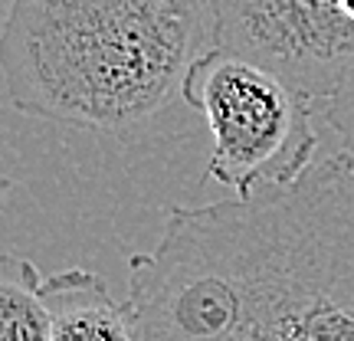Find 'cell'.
<instances>
[{"instance_id":"obj_2","label":"cell","mask_w":354,"mask_h":341,"mask_svg":"<svg viewBox=\"0 0 354 341\" xmlns=\"http://www.w3.org/2000/svg\"><path fill=\"white\" fill-rule=\"evenodd\" d=\"M207 39L210 0H10L0 76L17 112L128 131L171 102Z\"/></svg>"},{"instance_id":"obj_8","label":"cell","mask_w":354,"mask_h":341,"mask_svg":"<svg viewBox=\"0 0 354 341\" xmlns=\"http://www.w3.org/2000/svg\"><path fill=\"white\" fill-rule=\"evenodd\" d=\"M10 190H13V181H10V177H3V174H0V203H3V197H7Z\"/></svg>"},{"instance_id":"obj_4","label":"cell","mask_w":354,"mask_h":341,"mask_svg":"<svg viewBox=\"0 0 354 341\" xmlns=\"http://www.w3.org/2000/svg\"><path fill=\"white\" fill-rule=\"evenodd\" d=\"M214 46L328 102L354 63V20L338 0H210Z\"/></svg>"},{"instance_id":"obj_3","label":"cell","mask_w":354,"mask_h":341,"mask_svg":"<svg viewBox=\"0 0 354 341\" xmlns=\"http://www.w3.org/2000/svg\"><path fill=\"white\" fill-rule=\"evenodd\" d=\"M180 95L214 138L207 177L233 197L292 184L318 161L312 102L250 59L210 46L187 69Z\"/></svg>"},{"instance_id":"obj_9","label":"cell","mask_w":354,"mask_h":341,"mask_svg":"<svg viewBox=\"0 0 354 341\" xmlns=\"http://www.w3.org/2000/svg\"><path fill=\"white\" fill-rule=\"evenodd\" d=\"M342 3V10L348 13V20H354V0H338Z\"/></svg>"},{"instance_id":"obj_5","label":"cell","mask_w":354,"mask_h":341,"mask_svg":"<svg viewBox=\"0 0 354 341\" xmlns=\"http://www.w3.org/2000/svg\"><path fill=\"white\" fill-rule=\"evenodd\" d=\"M50 341H135L131 305L118 302L92 269H63L43 279Z\"/></svg>"},{"instance_id":"obj_7","label":"cell","mask_w":354,"mask_h":341,"mask_svg":"<svg viewBox=\"0 0 354 341\" xmlns=\"http://www.w3.org/2000/svg\"><path fill=\"white\" fill-rule=\"evenodd\" d=\"M325 122L342 141V154L354 165V63L325 102Z\"/></svg>"},{"instance_id":"obj_1","label":"cell","mask_w":354,"mask_h":341,"mask_svg":"<svg viewBox=\"0 0 354 341\" xmlns=\"http://www.w3.org/2000/svg\"><path fill=\"white\" fill-rule=\"evenodd\" d=\"M135 341H354V165L256 197L167 207L128 256Z\"/></svg>"},{"instance_id":"obj_6","label":"cell","mask_w":354,"mask_h":341,"mask_svg":"<svg viewBox=\"0 0 354 341\" xmlns=\"http://www.w3.org/2000/svg\"><path fill=\"white\" fill-rule=\"evenodd\" d=\"M0 341H50L43 276L13 253H0Z\"/></svg>"}]
</instances>
